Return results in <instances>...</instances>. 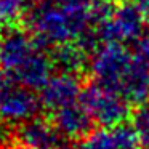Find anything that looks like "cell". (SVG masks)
<instances>
[{
  "instance_id": "1",
  "label": "cell",
  "mask_w": 149,
  "mask_h": 149,
  "mask_svg": "<svg viewBox=\"0 0 149 149\" xmlns=\"http://www.w3.org/2000/svg\"><path fill=\"white\" fill-rule=\"evenodd\" d=\"M96 74L106 90L122 93L130 100L143 98L149 91V69L143 59H136L123 50H107L96 61Z\"/></svg>"
},
{
  "instance_id": "2",
  "label": "cell",
  "mask_w": 149,
  "mask_h": 149,
  "mask_svg": "<svg viewBox=\"0 0 149 149\" xmlns=\"http://www.w3.org/2000/svg\"><path fill=\"white\" fill-rule=\"evenodd\" d=\"M0 63L26 85H42L48 74L45 58L32 50L29 40L10 36L0 45Z\"/></svg>"
},
{
  "instance_id": "3",
  "label": "cell",
  "mask_w": 149,
  "mask_h": 149,
  "mask_svg": "<svg viewBox=\"0 0 149 149\" xmlns=\"http://www.w3.org/2000/svg\"><path fill=\"white\" fill-rule=\"evenodd\" d=\"M84 10L72 3H66L63 7H47L37 11L36 26L43 36L52 40L66 39L68 36L75 34L84 23Z\"/></svg>"
},
{
  "instance_id": "4",
  "label": "cell",
  "mask_w": 149,
  "mask_h": 149,
  "mask_svg": "<svg viewBox=\"0 0 149 149\" xmlns=\"http://www.w3.org/2000/svg\"><path fill=\"white\" fill-rule=\"evenodd\" d=\"M84 103L87 111L103 123H116L125 114V106L122 100L106 88H91L84 93Z\"/></svg>"
},
{
  "instance_id": "5",
  "label": "cell",
  "mask_w": 149,
  "mask_h": 149,
  "mask_svg": "<svg viewBox=\"0 0 149 149\" xmlns=\"http://www.w3.org/2000/svg\"><path fill=\"white\" fill-rule=\"evenodd\" d=\"M36 109V101L23 88L8 80H0V114L7 119H23Z\"/></svg>"
},
{
  "instance_id": "6",
  "label": "cell",
  "mask_w": 149,
  "mask_h": 149,
  "mask_svg": "<svg viewBox=\"0 0 149 149\" xmlns=\"http://www.w3.org/2000/svg\"><path fill=\"white\" fill-rule=\"evenodd\" d=\"M82 149H135V136L127 130L101 132L91 136Z\"/></svg>"
},
{
  "instance_id": "7",
  "label": "cell",
  "mask_w": 149,
  "mask_h": 149,
  "mask_svg": "<svg viewBox=\"0 0 149 149\" xmlns=\"http://www.w3.org/2000/svg\"><path fill=\"white\" fill-rule=\"evenodd\" d=\"M75 95H77L75 82L69 77H59L48 84L45 90V103L50 107L63 109L74 103Z\"/></svg>"
},
{
  "instance_id": "8",
  "label": "cell",
  "mask_w": 149,
  "mask_h": 149,
  "mask_svg": "<svg viewBox=\"0 0 149 149\" xmlns=\"http://www.w3.org/2000/svg\"><path fill=\"white\" fill-rule=\"evenodd\" d=\"M88 114L87 107H80L75 103L59 109L58 114V123L61 130L71 133V135H79L88 127Z\"/></svg>"
},
{
  "instance_id": "9",
  "label": "cell",
  "mask_w": 149,
  "mask_h": 149,
  "mask_svg": "<svg viewBox=\"0 0 149 149\" xmlns=\"http://www.w3.org/2000/svg\"><path fill=\"white\" fill-rule=\"evenodd\" d=\"M23 138L31 149H58V135L52 128L40 123L27 125Z\"/></svg>"
},
{
  "instance_id": "10",
  "label": "cell",
  "mask_w": 149,
  "mask_h": 149,
  "mask_svg": "<svg viewBox=\"0 0 149 149\" xmlns=\"http://www.w3.org/2000/svg\"><path fill=\"white\" fill-rule=\"evenodd\" d=\"M111 32L116 34V36H120V39H123L122 36H135L139 31V21L138 16L135 13H127V11H122L120 16L117 19H114L109 26Z\"/></svg>"
},
{
  "instance_id": "11",
  "label": "cell",
  "mask_w": 149,
  "mask_h": 149,
  "mask_svg": "<svg viewBox=\"0 0 149 149\" xmlns=\"http://www.w3.org/2000/svg\"><path fill=\"white\" fill-rule=\"evenodd\" d=\"M136 128H138V136L141 138L144 149H149V107L139 112L136 119Z\"/></svg>"
}]
</instances>
